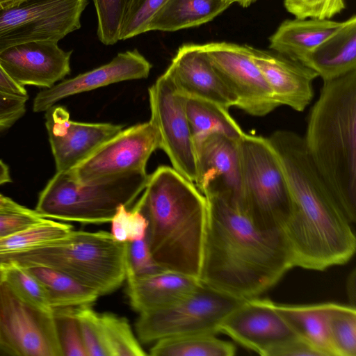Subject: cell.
Segmentation results:
<instances>
[{
    "instance_id": "6da1fadb",
    "label": "cell",
    "mask_w": 356,
    "mask_h": 356,
    "mask_svg": "<svg viewBox=\"0 0 356 356\" xmlns=\"http://www.w3.org/2000/svg\"><path fill=\"white\" fill-rule=\"evenodd\" d=\"M203 195L207 216L201 282L246 300L273 286L294 266L281 228L258 227L231 191L209 188Z\"/></svg>"
},
{
    "instance_id": "7a4b0ae2",
    "label": "cell",
    "mask_w": 356,
    "mask_h": 356,
    "mask_svg": "<svg viewBox=\"0 0 356 356\" xmlns=\"http://www.w3.org/2000/svg\"><path fill=\"white\" fill-rule=\"evenodd\" d=\"M268 138L291 196V213L282 229L294 266L324 270L347 263L356 249L352 222L314 165L303 138L278 130Z\"/></svg>"
},
{
    "instance_id": "3957f363",
    "label": "cell",
    "mask_w": 356,
    "mask_h": 356,
    "mask_svg": "<svg viewBox=\"0 0 356 356\" xmlns=\"http://www.w3.org/2000/svg\"><path fill=\"white\" fill-rule=\"evenodd\" d=\"M134 207L147 220L145 238L155 262L199 279L207 203L195 184L173 168L159 166Z\"/></svg>"
},
{
    "instance_id": "277c9868",
    "label": "cell",
    "mask_w": 356,
    "mask_h": 356,
    "mask_svg": "<svg viewBox=\"0 0 356 356\" xmlns=\"http://www.w3.org/2000/svg\"><path fill=\"white\" fill-rule=\"evenodd\" d=\"M308 155L346 216L356 220V70L324 81L309 113Z\"/></svg>"
},
{
    "instance_id": "5b68a950",
    "label": "cell",
    "mask_w": 356,
    "mask_h": 356,
    "mask_svg": "<svg viewBox=\"0 0 356 356\" xmlns=\"http://www.w3.org/2000/svg\"><path fill=\"white\" fill-rule=\"evenodd\" d=\"M127 243L111 232L72 229L65 236L0 261L22 266H42L72 277L99 296L126 280Z\"/></svg>"
},
{
    "instance_id": "8992f818",
    "label": "cell",
    "mask_w": 356,
    "mask_h": 356,
    "mask_svg": "<svg viewBox=\"0 0 356 356\" xmlns=\"http://www.w3.org/2000/svg\"><path fill=\"white\" fill-rule=\"evenodd\" d=\"M146 170L129 171L87 182L56 172L40 193L35 211L49 219L84 224L110 222L120 206L129 208L144 190Z\"/></svg>"
},
{
    "instance_id": "52a82bcc",
    "label": "cell",
    "mask_w": 356,
    "mask_h": 356,
    "mask_svg": "<svg viewBox=\"0 0 356 356\" xmlns=\"http://www.w3.org/2000/svg\"><path fill=\"white\" fill-rule=\"evenodd\" d=\"M238 152L244 209L258 227L282 229L291 213V196L268 138L244 133Z\"/></svg>"
},
{
    "instance_id": "ba28073f",
    "label": "cell",
    "mask_w": 356,
    "mask_h": 356,
    "mask_svg": "<svg viewBox=\"0 0 356 356\" xmlns=\"http://www.w3.org/2000/svg\"><path fill=\"white\" fill-rule=\"evenodd\" d=\"M243 300L200 282L177 303L140 314L136 323L137 335L143 343L187 335H216L223 321Z\"/></svg>"
},
{
    "instance_id": "9c48e42d",
    "label": "cell",
    "mask_w": 356,
    "mask_h": 356,
    "mask_svg": "<svg viewBox=\"0 0 356 356\" xmlns=\"http://www.w3.org/2000/svg\"><path fill=\"white\" fill-rule=\"evenodd\" d=\"M88 0H24L0 9V52L21 43L58 42L80 29Z\"/></svg>"
},
{
    "instance_id": "30bf717a",
    "label": "cell",
    "mask_w": 356,
    "mask_h": 356,
    "mask_svg": "<svg viewBox=\"0 0 356 356\" xmlns=\"http://www.w3.org/2000/svg\"><path fill=\"white\" fill-rule=\"evenodd\" d=\"M0 351L22 356H63L54 312L20 299L3 281L0 284Z\"/></svg>"
},
{
    "instance_id": "8fae6325",
    "label": "cell",
    "mask_w": 356,
    "mask_h": 356,
    "mask_svg": "<svg viewBox=\"0 0 356 356\" xmlns=\"http://www.w3.org/2000/svg\"><path fill=\"white\" fill-rule=\"evenodd\" d=\"M148 93L150 121L159 131L161 149L172 168L194 183L195 154L185 110L186 96L178 90L167 70L149 87Z\"/></svg>"
},
{
    "instance_id": "7c38bea8",
    "label": "cell",
    "mask_w": 356,
    "mask_h": 356,
    "mask_svg": "<svg viewBox=\"0 0 356 356\" xmlns=\"http://www.w3.org/2000/svg\"><path fill=\"white\" fill-rule=\"evenodd\" d=\"M202 45L236 97V107L248 115L261 117L280 106L252 60V47L227 42Z\"/></svg>"
},
{
    "instance_id": "4fadbf2b",
    "label": "cell",
    "mask_w": 356,
    "mask_h": 356,
    "mask_svg": "<svg viewBox=\"0 0 356 356\" xmlns=\"http://www.w3.org/2000/svg\"><path fill=\"white\" fill-rule=\"evenodd\" d=\"M159 148L160 136L149 120L122 129L68 171L76 181L83 183L126 172L146 170L151 154Z\"/></svg>"
},
{
    "instance_id": "5bb4252c",
    "label": "cell",
    "mask_w": 356,
    "mask_h": 356,
    "mask_svg": "<svg viewBox=\"0 0 356 356\" xmlns=\"http://www.w3.org/2000/svg\"><path fill=\"white\" fill-rule=\"evenodd\" d=\"M222 332L262 356L298 337L272 301L257 297L244 300L223 321Z\"/></svg>"
},
{
    "instance_id": "9a60e30c",
    "label": "cell",
    "mask_w": 356,
    "mask_h": 356,
    "mask_svg": "<svg viewBox=\"0 0 356 356\" xmlns=\"http://www.w3.org/2000/svg\"><path fill=\"white\" fill-rule=\"evenodd\" d=\"M44 118L56 172L74 168L123 129L122 125L111 123L72 121L62 106L50 107Z\"/></svg>"
},
{
    "instance_id": "2e32d148",
    "label": "cell",
    "mask_w": 356,
    "mask_h": 356,
    "mask_svg": "<svg viewBox=\"0 0 356 356\" xmlns=\"http://www.w3.org/2000/svg\"><path fill=\"white\" fill-rule=\"evenodd\" d=\"M72 53L54 41L21 43L0 52V65L21 86L49 88L70 74Z\"/></svg>"
},
{
    "instance_id": "e0dca14e",
    "label": "cell",
    "mask_w": 356,
    "mask_h": 356,
    "mask_svg": "<svg viewBox=\"0 0 356 356\" xmlns=\"http://www.w3.org/2000/svg\"><path fill=\"white\" fill-rule=\"evenodd\" d=\"M151 68V63L137 49L119 53L106 64L38 92L33 102V111H46L64 98L112 83L145 79Z\"/></svg>"
},
{
    "instance_id": "ac0fdd59",
    "label": "cell",
    "mask_w": 356,
    "mask_h": 356,
    "mask_svg": "<svg viewBox=\"0 0 356 356\" xmlns=\"http://www.w3.org/2000/svg\"><path fill=\"white\" fill-rule=\"evenodd\" d=\"M167 71L183 95L213 102L228 110L236 106V97L202 44L181 46Z\"/></svg>"
},
{
    "instance_id": "d6986e66",
    "label": "cell",
    "mask_w": 356,
    "mask_h": 356,
    "mask_svg": "<svg viewBox=\"0 0 356 356\" xmlns=\"http://www.w3.org/2000/svg\"><path fill=\"white\" fill-rule=\"evenodd\" d=\"M238 140L218 133L193 140L194 184L202 193L208 188H222L241 200Z\"/></svg>"
},
{
    "instance_id": "ffe728a7",
    "label": "cell",
    "mask_w": 356,
    "mask_h": 356,
    "mask_svg": "<svg viewBox=\"0 0 356 356\" xmlns=\"http://www.w3.org/2000/svg\"><path fill=\"white\" fill-rule=\"evenodd\" d=\"M252 58L279 106L303 111L314 97L312 83L318 74L300 62L254 48Z\"/></svg>"
},
{
    "instance_id": "44dd1931",
    "label": "cell",
    "mask_w": 356,
    "mask_h": 356,
    "mask_svg": "<svg viewBox=\"0 0 356 356\" xmlns=\"http://www.w3.org/2000/svg\"><path fill=\"white\" fill-rule=\"evenodd\" d=\"M127 294L132 308L139 314L165 308L188 296L199 279L170 270L144 276H127Z\"/></svg>"
},
{
    "instance_id": "7402d4cb",
    "label": "cell",
    "mask_w": 356,
    "mask_h": 356,
    "mask_svg": "<svg viewBox=\"0 0 356 356\" xmlns=\"http://www.w3.org/2000/svg\"><path fill=\"white\" fill-rule=\"evenodd\" d=\"M344 22L296 18L282 22L269 38V48L301 63L322 42L337 32Z\"/></svg>"
},
{
    "instance_id": "603a6c76",
    "label": "cell",
    "mask_w": 356,
    "mask_h": 356,
    "mask_svg": "<svg viewBox=\"0 0 356 356\" xmlns=\"http://www.w3.org/2000/svg\"><path fill=\"white\" fill-rule=\"evenodd\" d=\"M301 63L315 71L323 81L356 70V17L346 20L337 32L309 53Z\"/></svg>"
},
{
    "instance_id": "cb8c5ba5",
    "label": "cell",
    "mask_w": 356,
    "mask_h": 356,
    "mask_svg": "<svg viewBox=\"0 0 356 356\" xmlns=\"http://www.w3.org/2000/svg\"><path fill=\"white\" fill-rule=\"evenodd\" d=\"M229 6L224 0H168L150 19L147 31L172 32L200 26Z\"/></svg>"
},
{
    "instance_id": "d4e9b609",
    "label": "cell",
    "mask_w": 356,
    "mask_h": 356,
    "mask_svg": "<svg viewBox=\"0 0 356 356\" xmlns=\"http://www.w3.org/2000/svg\"><path fill=\"white\" fill-rule=\"evenodd\" d=\"M334 302L307 305L275 303V307L296 334L319 351L323 356H334L327 329V321Z\"/></svg>"
},
{
    "instance_id": "484cf974",
    "label": "cell",
    "mask_w": 356,
    "mask_h": 356,
    "mask_svg": "<svg viewBox=\"0 0 356 356\" xmlns=\"http://www.w3.org/2000/svg\"><path fill=\"white\" fill-rule=\"evenodd\" d=\"M185 110L193 140L213 133L238 140L245 133L228 109L213 102L186 96Z\"/></svg>"
},
{
    "instance_id": "4316f807",
    "label": "cell",
    "mask_w": 356,
    "mask_h": 356,
    "mask_svg": "<svg viewBox=\"0 0 356 356\" xmlns=\"http://www.w3.org/2000/svg\"><path fill=\"white\" fill-rule=\"evenodd\" d=\"M24 267L42 284L53 309L91 305L99 296L95 291L58 270L42 266Z\"/></svg>"
},
{
    "instance_id": "83f0119b",
    "label": "cell",
    "mask_w": 356,
    "mask_h": 356,
    "mask_svg": "<svg viewBox=\"0 0 356 356\" xmlns=\"http://www.w3.org/2000/svg\"><path fill=\"white\" fill-rule=\"evenodd\" d=\"M149 355L154 356H232L236 347L211 334L187 335L154 342Z\"/></svg>"
},
{
    "instance_id": "f1b7e54d",
    "label": "cell",
    "mask_w": 356,
    "mask_h": 356,
    "mask_svg": "<svg viewBox=\"0 0 356 356\" xmlns=\"http://www.w3.org/2000/svg\"><path fill=\"white\" fill-rule=\"evenodd\" d=\"M72 229L70 224L44 218L26 229L0 238V261L57 240Z\"/></svg>"
},
{
    "instance_id": "f546056e",
    "label": "cell",
    "mask_w": 356,
    "mask_h": 356,
    "mask_svg": "<svg viewBox=\"0 0 356 356\" xmlns=\"http://www.w3.org/2000/svg\"><path fill=\"white\" fill-rule=\"evenodd\" d=\"M328 337L334 356H356V309L334 303L327 321Z\"/></svg>"
},
{
    "instance_id": "4dcf8cb0",
    "label": "cell",
    "mask_w": 356,
    "mask_h": 356,
    "mask_svg": "<svg viewBox=\"0 0 356 356\" xmlns=\"http://www.w3.org/2000/svg\"><path fill=\"white\" fill-rule=\"evenodd\" d=\"M0 265L4 268V282L20 299L44 312H54L45 288L25 267L13 262Z\"/></svg>"
},
{
    "instance_id": "1f68e13d",
    "label": "cell",
    "mask_w": 356,
    "mask_h": 356,
    "mask_svg": "<svg viewBox=\"0 0 356 356\" xmlns=\"http://www.w3.org/2000/svg\"><path fill=\"white\" fill-rule=\"evenodd\" d=\"M104 341L110 356H144L145 352L125 318L100 314Z\"/></svg>"
},
{
    "instance_id": "d6a6232c",
    "label": "cell",
    "mask_w": 356,
    "mask_h": 356,
    "mask_svg": "<svg viewBox=\"0 0 356 356\" xmlns=\"http://www.w3.org/2000/svg\"><path fill=\"white\" fill-rule=\"evenodd\" d=\"M97 16V36L105 45L119 40L121 24L131 0H92Z\"/></svg>"
},
{
    "instance_id": "836d02e7",
    "label": "cell",
    "mask_w": 356,
    "mask_h": 356,
    "mask_svg": "<svg viewBox=\"0 0 356 356\" xmlns=\"http://www.w3.org/2000/svg\"><path fill=\"white\" fill-rule=\"evenodd\" d=\"M74 312L87 356H110L104 339L100 314L90 305L74 307Z\"/></svg>"
},
{
    "instance_id": "e575fe53",
    "label": "cell",
    "mask_w": 356,
    "mask_h": 356,
    "mask_svg": "<svg viewBox=\"0 0 356 356\" xmlns=\"http://www.w3.org/2000/svg\"><path fill=\"white\" fill-rule=\"evenodd\" d=\"M63 356H87L74 312V307L54 309Z\"/></svg>"
},
{
    "instance_id": "d590c367",
    "label": "cell",
    "mask_w": 356,
    "mask_h": 356,
    "mask_svg": "<svg viewBox=\"0 0 356 356\" xmlns=\"http://www.w3.org/2000/svg\"><path fill=\"white\" fill-rule=\"evenodd\" d=\"M167 1L131 0L121 24L119 40L147 32L150 19Z\"/></svg>"
},
{
    "instance_id": "8d00e7d4",
    "label": "cell",
    "mask_w": 356,
    "mask_h": 356,
    "mask_svg": "<svg viewBox=\"0 0 356 356\" xmlns=\"http://www.w3.org/2000/svg\"><path fill=\"white\" fill-rule=\"evenodd\" d=\"M111 234L118 241L129 243L145 237L147 222L145 216L136 208L129 210L120 206L110 222Z\"/></svg>"
},
{
    "instance_id": "74e56055",
    "label": "cell",
    "mask_w": 356,
    "mask_h": 356,
    "mask_svg": "<svg viewBox=\"0 0 356 356\" xmlns=\"http://www.w3.org/2000/svg\"><path fill=\"white\" fill-rule=\"evenodd\" d=\"M287 11L296 18L330 19L346 8L344 0H284Z\"/></svg>"
},
{
    "instance_id": "f35d334b",
    "label": "cell",
    "mask_w": 356,
    "mask_h": 356,
    "mask_svg": "<svg viewBox=\"0 0 356 356\" xmlns=\"http://www.w3.org/2000/svg\"><path fill=\"white\" fill-rule=\"evenodd\" d=\"M161 270L164 269L154 260L145 237L127 243L126 277L144 276Z\"/></svg>"
},
{
    "instance_id": "ab89813d",
    "label": "cell",
    "mask_w": 356,
    "mask_h": 356,
    "mask_svg": "<svg viewBox=\"0 0 356 356\" xmlns=\"http://www.w3.org/2000/svg\"><path fill=\"white\" fill-rule=\"evenodd\" d=\"M43 218L35 210H0V238L26 229Z\"/></svg>"
},
{
    "instance_id": "60d3db41",
    "label": "cell",
    "mask_w": 356,
    "mask_h": 356,
    "mask_svg": "<svg viewBox=\"0 0 356 356\" xmlns=\"http://www.w3.org/2000/svg\"><path fill=\"white\" fill-rule=\"evenodd\" d=\"M28 99L0 92V132L10 128L24 115Z\"/></svg>"
},
{
    "instance_id": "b9f144b4",
    "label": "cell",
    "mask_w": 356,
    "mask_h": 356,
    "mask_svg": "<svg viewBox=\"0 0 356 356\" xmlns=\"http://www.w3.org/2000/svg\"><path fill=\"white\" fill-rule=\"evenodd\" d=\"M270 356H323L321 353L297 337L287 341L273 351Z\"/></svg>"
},
{
    "instance_id": "7bdbcfd3",
    "label": "cell",
    "mask_w": 356,
    "mask_h": 356,
    "mask_svg": "<svg viewBox=\"0 0 356 356\" xmlns=\"http://www.w3.org/2000/svg\"><path fill=\"white\" fill-rule=\"evenodd\" d=\"M0 92L18 96L29 97L26 90L12 80L5 72L0 65Z\"/></svg>"
},
{
    "instance_id": "ee69618b",
    "label": "cell",
    "mask_w": 356,
    "mask_h": 356,
    "mask_svg": "<svg viewBox=\"0 0 356 356\" xmlns=\"http://www.w3.org/2000/svg\"><path fill=\"white\" fill-rule=\"evenodd\" d=\"M29 209L15 202L11 198L0 193V210L27 211Z\"/></svg>"
},
{
    "instance_id": "f6af8a7d",
    "label": "cell",
    "mask_w": 356,
    "mask_h": 356,
    "mask_svg": "<svg viewBox=\"0 0 356 356\" xmlns=\"http://www.w3.org/2000/svg\"><path fill=\"white\" fill-rule=\"evenodd\" d=\"M12 181L8 165L0 160V185Z\"/></svg>"
},
{
    "instance_id": "bcb514c9",
    "label": "cell",
    "mask_w": 356,
    "mask_h": 356,
    "mask_svg": "<svg viewBox=\"0 0 356 356\" xmlns=\"http://www.w3.org/2000/svg\"><path fill=\"white\" fill-rule=\"evenodd\" d=\"M348 296H350V301L353 302V305L355 307V270L350 274V277L348 278Z\"/></svg>"
},
{
    "instance_id": "7dc6e473",
    "label": "cell",
    "mask_w": 356,
    "mask_h": 356,
    "mask_svg": "<svg viewBox=\"0 0 356 356\" xmlns=\"http://www.w3.org/2000/svg\"><path fill=\"white\" fill-rule=\"evenodd\" d=\"M24 0H0L1 9L7 8L16 6Z\"/></svg>"
},
{
    "instance_id": "c3c4849f",
    "label": "cell",
    "mask_w": 356,
    "mask_h": 356,
    "mask_svg": "<svg viewBox=\"0 0 356 356\" xmlns=\"http://www.w3.org/2000/svg\"><path fill=\"white\" fill-rule=\"evenodd\" d=\"M224 1L230 5L233 3H238L243 7H245V1H246V0H224Z\"/></svg>"
},
{
    "instance_id": "681fc988",
    "label": "cell",
    "mask_w": 356,
    "mask_h": 356,
    "mask_svg": "<svg viewBox=\"0 0 356 356\" xmlns=\"http://www.w3.org/2000/svg\"><path fill=\"white\" fill-rule=\"evenodd\" d=\"M5 271L3 267L0 265V284L4 281Z\"/></svg>"
},
{
    "instance_id": "f907efd6",
    "label": "cell",
    "mask_w": 356,
    "mask_h": 356,
    "mask_svg": "<svg viewBox=\"0 0 356 356\" xmlns=\"http://www.w3.org/2000/svg\"><path fill=\"white\" fill-rule=\"evenodd\" d=\"M256 0H246L245 7H248L250 6L252 3H254Z\"/></svg>"
},
{
    "instance_id": "816d5d0a",
    "label": "cell",
    "mask_w": 356,
    "mask_h": 356,
    "mask_svg": "<svg viewBox=\"0 0 356 356\" xmlns=\"http://www.w3.org/2000/svg\"><path fill=\"white\" fill-rule=\"evenodd\" d=\"M0 9H1V8H0Z\"/></svg>"
}]
</instances>
